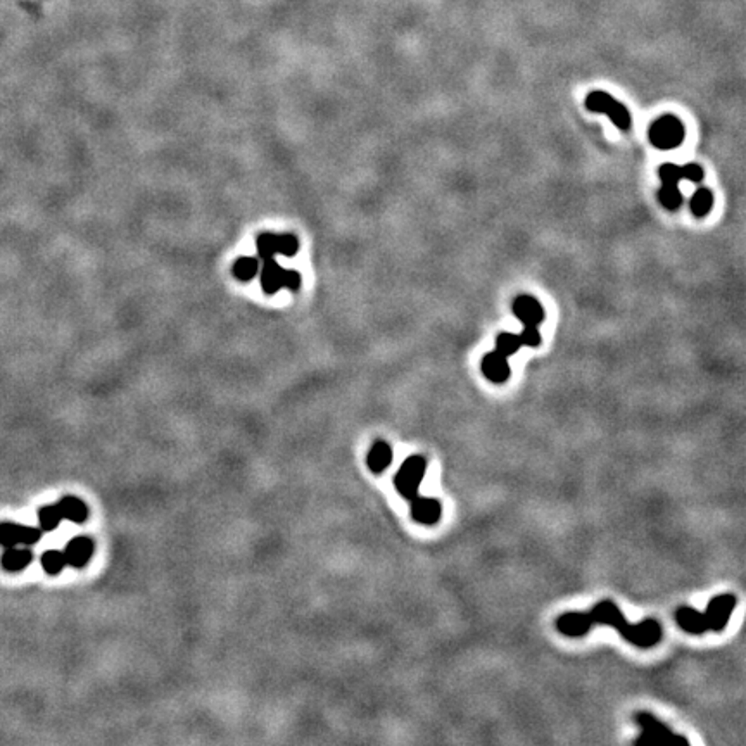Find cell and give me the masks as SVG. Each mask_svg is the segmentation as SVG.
<instances>
[{
	"mask_svg": "<svg viewBox=\"0 0 746 746\" xmlns=\"http://www.w3.org/2000/svg\"><path fill=\"white\" fill-rule=\"evenodd\" d=\"M634 720L641 727V737L636 740V745H665L668 741H681V743H688L686 737L677 736L676 732H672L663 723H660L655 715L648 712H639L634 715Z\"/></svg>",
	"mask_w": 746,
	"mask_h": 746,
	"instance_id": "3",
	"label": "cell"
},
{
	"mask_svg": "<svg viewBox=\"0 0 746 746\" xmlns=\"http://www.w3.org/2000/svg\"><path fill=\"white\" fill-rule=\"evenodd\" d=\"M674 619H676L677 626H679L684 632H688V634L700 636V634H705V632L708 631V624H707V619H705V614L695 610L693 606L677 608L674 614Z\"/></svg>",
	"mask_w": 746,
	"mask_h": 746,
	"instance_id": "13",
	"label": "cell"
},
{
	"mask_svg": "<svg viewBox=\"0 0 746 746\" xmlns=\"http://www.w3.org/2000/svg\"><path fill=\"white\" fill-rule=\"evenodd\" d=\"M425 470H427V461H425L424 456L411 455L406 458L394 477L397 493L409 501L415 496H419V489L421 480H424Z\"/></svg>",
	"mask_w": 746,
	"mask_h": 746,
	"instance_id": "2",
	"label": "cell"
},
{
	"mask_svg": "<svg viewBox=\"0 0 746 746\" xmlns=\"http://www.w3.org/2000/svg\"><path fill=\"white\" fill-rule=\"evenodd\" d=\"M93 555V542L90 537L87 536H76L71 539L70 542L64 548V557H66L68 565L75 567V569H83L88 562H90Z\"/></svg>",
	"mask_w": 746,
	"mask_h": 746,
	"instance_id": "12",
	"label": "cell"
},
{
	"mask_svg": "<svg viewBox=\"0 0 746 746\" xmlns=\"http://www.w3.org/2000/svg\"><path fill=\"white\" fill-rule=\"evenodd\" d=\"M593 620L589 614H581V611H567L560 615L557 620V629L567 638H582L593 627Z\"/></svg>",
	"mask_w": 746,
	"mask_h": 746,
	"instance_id": "9",
	"label": "cell"
},
{
	"mask_svg": "<svg viewBox=\"0 0 746 746\" xmlns=\"http://www.w3.org/2000/svg\"><path fill=\"white\" fill-rule=\"evenodd\" d=\"M61 515L66 520L75 522V524H82L87 520L88 517V508L82 500H78L76 496H64L58 505Z\"/></svg>",
	"mask_w": 746,
	"mask_h": 746,
	"instance_id": "16",
	"label": "cell"
},
{
	"mask_svg": "<svg viewBox=\"0 0 746 746\" xmlns=\"http://www.w3.org/2000/svg\"><path fill=\"white\" fill-rule=\"evenodd\" d=\"M61 522H63V515H61L58 505H48L38 510V524L40 530H43V532L56 530Z\"/></svg>",
	"mask_w": 746,
	"mask_h": 746,
	"instance_id": "18",
	"label": "cell"
},
{
	"mask_svg": "<svg viewBox=\"0 0 746 746\" xmlns=\"http://www.w3.org/2000/svg\"><path fill=\"white\" fill-rule=\"evenodd\" d=\"M684 140V127L676 116H662L651 125L650 142L656 149L668 151Z\"/></svg>",
	"mask_w": 746,
	"mask_h": 746,
	"instance_id": "5",
	"label": "cell"
},
{
	"mask_svg": "<svg viewBox=\"0 0 746 746\" xmlns=\"http://www.w3.org/2000/svg\"><path fill=\"white\" fill-rule=\"evenodd\" d=\"M681 175H683L684 180L693 182V184H700V182L703 180V168L696 163H689L681 168Z\"/></svg>",
	"mask_w": 746,
	"mask_h": 746,
	"instance_id": "24",
	"label": "cell"
},
{
	"mask_svg": "<svg viewBox=\"0 0 746 746\" xmlns=\"http://www.w3.org/2000/svg\"><path fill=\"white\" fill-rule=\"evenodd\" d=\"M31 560H33L31 550L12 546V548H6V553L2 555L0 562H2V567L7 572H21L30 565Z\"/></svg>",
	"mask_w": 746,
	"mask_h": 746,
	"instance_id": "15",
	"label": "cell"
},
{
	"mask_svg": "<svg viewBox=\"0 0 746 746\" xmlns=\"http://www.w3.org/2000/svg\"><path fill=\"white\" fill-rule=\"evenodd\" d=\"M443 515V505L436 498L415 496L411 500V517L421 525H436Z\"/></svg>",
	"mask_w": 746,
	"mask_h": 746,
	"instance_id": "8",
	"label": "cell"
},
{
	"mask_svg": "<svg viewBox=\"0 0 746 746\" xmlns=\"http://www.w3.org/2000/svg\"><path fill=\"white\" fill-rule=\"evenodd\" d=\"M40 537H42V530L35 529V527L12 524V522L0 524V546H4V548L36 545Z\"/></svg>",
	"mask_w": 746,
	"mask_h": 746,
	"instance_id": "7",
	"label": "cell"
},
{
	"mask_svg": "<svg viewBox=\"0 0 746 746\" xmlns=\"http://www.w3.org/2000/svg\"><path fill=\"white\" fill-rule=\"evenodd\" d=\"M736 596L735 594H719L715 598L710 599L707 610H705V619H707L708 631L713 632H723L727 626L729 617L735 611L736 608Z\"/></svg>",
	"mask_w": 746,
	"mask_h": 746,
	"instance_id": "6",
	"label": "cell"
},
{
	"mask_svg": "<svg viewBox=\"0 0 746 746\" xmlns=\"http://www.w3.org/2000/svg\"><path fill=\"white\" fill-rule=\"evenodd\" d=\"M591 620L598 626L614 627L626 641L639 648H651L662 639V627L655 619H644L638 624H629L614 601H599L591 610Z\"/></svg>",
	"mask_w": 746,
	"mask_h": 746,
	"instance_id": "1",
	"label": "cell"
},
{
	"mask_svg": "<svg viewBox=\"0 0 746 746\" xmlns=\"http://www.w3.org/2000/svg\"><path fill=\"white\" fill-rule=\"evenodd\" d=\"M392 463V448L385 441H377L368 451L367 465L373 473H382Z\"/></svg>",
	"mask_w": 746,
	"mask_h": 746,
	"instance_id": "14",
	"label": "cell"
},
{
	"mask_svg": "<svg viewBox=\"0 0 746 746\" xmlns=\"http://www.w3.org/2000/svg\"><path fill=\"white\" fill-rule=\"evenodd\" d=\"M586 107L593 112L606 115L620 130H629L631 115L624 104L608 95L606 92H591L586 99Z\"/></svg>",
	"mask_w": 746,
	"mask_h": 746,
	"instance_id": "4",
	"label": "cell"
},
{
	"mask_svg": "<svg viewBox=\"0 0 746 746\" xmlns=\"http://www.w3.org/2000/svg\"><path fill=\"white\" fill-rule=\"evenodd\" d=\"M40 562H42L43 570H46L48 575L61 574L64 567L68 565L66 557H64V551H59V550H47L46 553L42 555V560H40Z\"/></svg>",
	"mask_w": 746,
	"mask_h": 746,
	"instance_id": "19",
	"label": "cell"
},
{
	"mask_svg": "<svg viewBox=\"0 0 746 746\" xmlns=\"http://www.w3.org/2000/svg\"><path fill=\"white\" fill-rule=\"evenodd\" d=\"M520 347V337L517 334H512V332H503L496 337V352H500L505 358L517 354Z\"/></svg>",
	"mask_w": 746,
	"mask_h": 746,
	"instance_id": "20",
	"label": "cell"
},
{
	"mask_svg": "<svg viewBox=\"0 0 746 746\" xmlns=\"http://www.w3.org/2000/svg\"><path fill=\"white\" fill-rule=\"evenodd\" d=\"M712 206H713V196L708 189H698L695 194H693L691 201H689L691 213L698 218L707 216V214L710 213Z\"/></svg>",
	"mask_w": 746,
	"mask_h": 746,
	"instance_id": "17",
	"label": "cell"
},
{
	"mask_svg": "<svg viewBox=\"0 0 746 746\" xmlns=\"http://www.w3.org/2000/svg\"><path fill=\"white\" fill-rule=\"evenodd\" d=\"M480 370L484 373V377L490 382L494 384H503L510 379L512 375V368H510L508 358L500 354V352L493 351L482 358Z\"/></svg>",
	"mask_w": 746,
	"mask_h": 746,
	"instance_id": "11",
	"label": "cell"
},
{
	"mask_svg": "<svg viewBox=\"0 0 746 746\" xmlns=\"http://www.w3.org/2000/svg\"><path fill=\"white\" fill-rule=\"evenodd\" d=\"M513 313L524 325L539 327L545 322V310L532 295H518L513 303Z\"/></svg>",
	"mask_w": 746,
	"mask_h": 746,
	"instance_id": "10",
	"label": "cell"
},
{
	"mask_svg": "<svg viewBox=\"0 0 746 746\" xmlns=\"http://www.w3.org/2000/svg\"><path fill=\"white\" fill-rule=\"evenodd\" d=\"M518 337H520L522 346H527V347H537L542 340L537 327H529V325H524V330H522V334L518 335Z\"/></svg>",
	"mask_w": 746,
	"mask_h": 746,
	"instance_id": "23",
	"label": "cell"
},
{
	"mask_svg": "<svg viewBox=\"0 0 746 746\" xmlns=\"http://www.w3.org/2000/svg\"><path fill=\"white\" fill-rule=\"evenodd\" d=\"M658 199L665 208L671 211L679 209L683 204V194L677 185H662V189L658 190Z\"/></svg>",
	"mask_w": 746,
	"mask_h": 746,
	"instance_id": "21",
	"label": "cell"
},
{
	"mask_svg": "<svg viewBox=\"0 0 746 746\" xmlns=\"http://www.w3.org/2000/svg\"><path fill=\"white\" fill-rule=\"evenodd\" d=\"M658 175H660V180H662V185H677L681 180H683V175H681V166L672 164V163H665L660 166Z\"/></svg>",
	"mask_w": 746,
	"mask_h": 746,
	"instance_id": "22",
	"label": "cell"
}]
</instances>
